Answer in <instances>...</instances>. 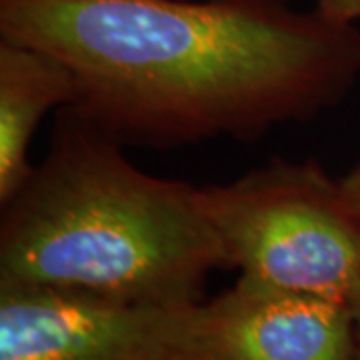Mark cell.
I'll return each instance as SVG.
<instances>
[{
	"label": "cell",
	"instance_id": "7a4b0ae2",
	"mask_svg": "<svg viewBox=\"0 0 360 360\" xmlns=\"http://www.w3.org/2000/svg\"><path fill=\"white\" fill-rule=\"evenodd\" d=\"M222 266L200 188L136 168L75 106L60 110L46 158L2 205L0 281L176 309L200 302Z\"/></svg>",
	"mask_w": 360,
	"mask_h": 360
},
{
	"label": "cell",
	"instance_id": "3957f363",
	"mask_svg": "<svg viewBox=\"0 0 360 360\" xmlns=\"http://www.w3.org/2000/svg\"><path fill=\"white\" fill-rule=\"evenodd\" d=\"M200 194L243 278L350 304L360 284V217L316 160L274 158Z\"/></svg>",
	"mask_w": 360,
	"mask_h": 360
},
{
	"label": "cell",
	"instance_id": "277c9868",
	"mask_svg": "<svg viewBox=\"0 0 360 360\" xmlns=\"http://www.w3.org/2000/svg\"><path fill=\"white\" fill-rule=\"evenodd\" d=\"M193 307L0 281V360H174Z\"/></svg>",
	"mask_w": 360,
	"mask_h": 360
},
{
	"label": "cell",
	"instance_id": "52a82bcc",
	"mask_svg": "<svg viewBox=\"0 0 360 360\" xmlns=\"http://www.w3.org/2000/svg\"><path fill=\"white\" fill-rule=\"evenodd\" d=\"M316 11L336 25H356L360 20V0H316Z\"/></svg>",
	"mask_w": 360,
	"mask_h": 360
},
{
	"label": "cell",
	"instance_id": "9c48e42d",
	"mask_svg": "<svg viewBox=\"0 0 360 360\" xmlns=\"http://www.w3.org/2000/svg\"><path fill=\"white\" fill-rule=\"evenodd\" d=\"M350 310L354 319V340H356V360H360V284L350 298Z\"/></svg>",
	"mask_w": 360,
	"mask_h": 360
},
{
	"label": "cell",
	"instance_id": "8992f818",
	"mask_svg": "<svg viewBox=\"0 0 360 360\" xmlns=\"http://www.w3.org/2000/svg\"><path fill=\"white\" fill-rule=\"evenodd\" d=\"M77 101V80L51 52L0 39V205L8 202L32 172L30 141L52 108Z\"/></svg>",
	"mask_w": 360,
	"mask_h": 360
},
{
	"label": "cell",
	"instance_id": "ba28073f",
	"mask_svg": "<svg viewBox=\"0 0 360 360\" xmlns=\"http://www.w3.org/2000/svg\"><path fill=\"white\" fill-rule=\"evenodd\" d=\"M342 193L347 196L348 205L352 206V210L360 217V162L348 172L345 179H340Z\"/></svg>",
	"mask_w": 360,
	"mask_h": 360
},
{
	"label": "cell",
	"instance_id": "6da1fadb",
	"mask_svg": "<svg viewBox=\"0 0 360 360\" xmlns=\"http://www.w3.org/2000/svg\"><path fill=\"white\" fill-rule=\"evenodd\" d=\"M0 39L65 63L75 106L122 144L172 148L342 103L360 30L284 0H0Z\"/></svg>",
	"mask_w": 360,
	"mask_h": 360
},
{
	"label": "cell",
	"instance_id": "5b68a950",
	"mask_svg": "<svg viewBox=\"0 0 360 360\" xmlns=\"http://www.w3.org/2000/svg\"><path fill=\"white\" fill-rule=\"evenodd\" d=\"M174 360H356L352 310L240 276L194 304Z\"/></svg>",
	"mask_w": 360,
	"mask_h": 360
}]
</instances>
